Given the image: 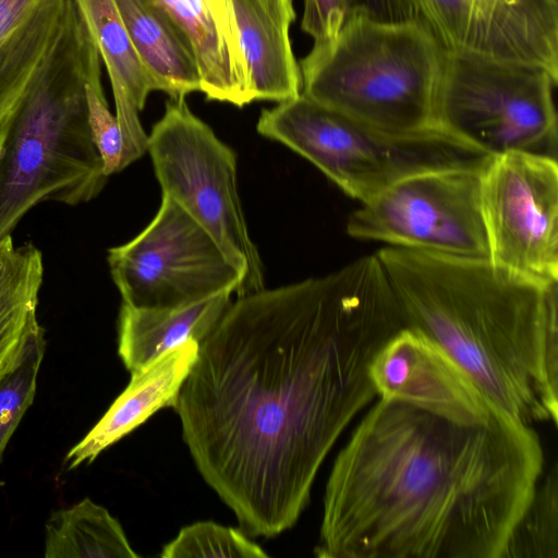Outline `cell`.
Returning <instances> with one entry per match:
<instances>
[{"label":"cell","mask_w":558,"mask_h":558,"mask_svg":"<svg viewBox=\"0 0 558 558\" xmlns=\"http://www.w3.org/2000/svg\"><path fill=\"white\" fill-rule=\"evenodd\" d=\"M404 322L377 254L232 301L174 410L204 478L253 536L291 529L316 474L376 396L371 365Z\"/></svg>","instance_id":"cell-1"},{"label":"cell","mask_w":558,"mask_h":558,"mask_svg":"<svg viewBox=\"0 0 558 558\" xmlns=\"http://www.w3.org/2000/svg\"><path fill=\"white\" fill-rule=\"evenodd\" d=\"M544 471L537 434L495 410L457 418L379 398L337 454L323 558H501Z\"/></svg>","instance_id":"cell-2"},{"label":"cell","mask_w":558,"mask_h":558,"mask_svg":"<svg viewBox=\"0 0 558 558\" xmlns=\"http://www.w3.org/2000/svg\"><path fill=\"white\" fill-rule=\"evenodd\" d=\"M405 327L441 350L485 399L530 425L558 418V282L488 258L376 252Z\"/></svg>","instance_id":"cell-3"},{"label":"cell","mask_w":558,"mask_h":558,"mask_svg":"<svg viewBox=\"0 0 558 558\" xmlns=\"http://www.w3.org/2000/svg\"><path fill=\"white\" fill-rule=\"evenodd\" d=\"M100 56L74 0L61 34L0 122V240L41 202H89L108 177L92 140L86 84Z\"/></svg>","instance_id":"cell-4"},{"label":"cell","mask_w":558,"mask_h":558,"mask_svg":"<svg viewBox=\"0 0 558 558\" xmlns=\"http://www.w3.org/2000/svg\"><path fill=\"white\" fill-rule=\"evenodd\" d=\"M444 49L420 20L349 15L338 36L299 62L302 93L354 120L396 132L436 128Z\"/></svg>","instance_id":"cell-5"},{"label":"cell","mask_w":558,"mask_h":558,"mask_svg":"<svg viewBox=\"0 0 558 558\" xmlns=\"http://www.w3.org/2000/svg\"><path fill=\"white\" fill-rule=\"evenodd\" d=\"M257 132L316 166L364 203L415 173L483 166L490 158L437 128L396 132L332 110L301 93L262 111Z\"/></svg>","instance_id":"cell-6"},{"label":"cell","mask_w":558,"mask_h":558,"mask_svg":"<svg viewBox=\"0 0 558 558\" xmlns=\"http://www.w3.org/2000/svg\"><path fill=\"white\" fill-rule=\"evenodd\" d=\"M557 82L539 66L444 50L434 124L487 157L557 158Z\"/></svg>","instance_id":"cell-7"},{"label":"cell","mask_w":558,"mask_h":558,"mask_svg":"<svg viewBox=\"0 0 558 558\" xmlns=\"http://www.w3.org/2000/svg\"><path fill=\"white\" fill-rule=\"evenodd\" d=\"M162 195L180 205L244 274L240 295L263 290L264 269L238 191L235 153L196 117L170 99L148 135Z\"/></svg>","instance_id":"cell-8"},{"label":"cell","mask_w":558,"mask_h":558,"mask_svg":"<svg viewBox=\"0 0 558 558\" xmlns=\"http://www.w3.org/2000/svg\"><path fill=\"white\" fill-rule=\"evenodd\" d=\"M483 167H450L407 177L361 203L348 218L347 233L395 247L486 259Z\"/></svg>","instance_id":"cell-9"},{"label":"cell","mask_w":558,"mask_h":558,"mask_svg":"<svg viewBox=\"0 0 558 558\" xmlns=\"http://www.w3.org/2000/svg\"><path fill=\"white\" fill-rule=\"evenodd\" d=\"M107 260L123 303L136 307H177L221 292L239 294L244 282L216 240L165 195L149 225L109 248Z\"/></svg>","instance_id":"cell-10"},{"label":"cell","mask_w":558,"mask_h":558,"mask_svg":"<svg viewBox=\"0 0 558 558\" xmlns=\"http://www.w3.org/2000/svg\"><path fill=\"white\" fill-rule=\"evenodd\" d=\"M488 259L522 276L558 282L557 158L511 151L481 174Z\"/></svg>","instance_id":"cell-11"},{"label":"cell","mask_w":558,"mask_h":558,"mask_svg":"<svg viewBox=\"0 0 558 558\" xmlns=\"http://www.w3.org/2000/svg\"><path fill=\"white\" fill-rule=\"evenodd\" d=\"M441 48L543 68L558 78V0H412Z\"/></svg>","instance_id":"cell-12"},{"label":"cell","mask_w":558,"mask_h":558,"mask_svg":"<svg viewBox=\"0 0 558 558\" xmlns=\"http://www.w3.org/2000/svg\"><path fill=\"white\" fill-rule=\"evenodd\" d=\"M371 378L379 398H395L468 421L496 409L435 344L404 327L377 353Z\"/></svg>","instance_id":"cell-13"},{"label":"cell","mask_w":558,"mask_h":558,"mask_svg":"<svg viewBox=\"0 0 558 558\" xmlns=\"http://www.w3.org/2000/svg\"><path fill=\"white\" fill-rule=\"evenodd\" d=\"M187 38L208 100L253 102L232 0H156Z\"/></svg>","instance_id":"cell-14"},{"label":"cell","mask_w":558,"mask_h":558,"mask_svg":"<svg viewBox=\"0 0 558 558\" xmlns=\"http://www.w3.org/2000/svg\"><path fill=\"white\" fill-rule=\"evenodd\" d=\"M74 2L109 75L116 118L123 137V170L147 151L148 135L140 121V112L156 85L135 50L114 0Z\"/></svg>","instance_id":"cell-15"},{"label":"cell","mask_w":558,"mask_h":558,"mask_svg":"<svg viewBox=\"0 0 558 558\" xmlns=\"http://www.w3.org/2000/svg\"><path fill=\"white\" fill-rule=\"evenodd\" d=\"M199 343L189 340L131 373V381L92 430L66 454L68 469L90 463L102 450L163 408L177 404Z\"/></svg>","instance_id":"cell-16"},{"label":"cell","mask_w":558,"mask_h":558,"mask_svg":"<svg viewBox=\"0 0 558 558\" xmlns=\"http://www.w3.org/2000/svg\"><path fill=\"white\" fill-rule=\"evenodd\" d=\"M69 0H0V122L54 47Z\"/></svg>","instance_id":"cell-17"},{"label":"cell","mask_w":558,"mask_h":558,"mask_svg":"<svg viewBox=\"0 0 558 558\" xmlns=\"http://www.w3.org/2000/svg\"><path fill=\"white\" fill-rule=\"evenodd\" d=\"M231 292L177 307H136L122 302L118 353L132 373L189 340L198 343L211 331L231 300Z\"/></svg>","instance_id":"cell-18"},{"label":"cell","mask_w":558,"mask_h":558,"mask_svg":"<svg viewBox=\"0 0 558 558\" xmlns=\"http://www.w3.org/2000/svg\"><path fill=\"white\" fill-rule=\"evenodd\" d=\"M252 100L281 102L302 93L300 65L290 40L294 19L257 0H232Z\"/></svg>","instance_id":"cell-19"},{"label":"cell","mask_w":558,"mask_h":558,"mask_svg":"<svg viewBox=\"0 0 558 558\" xmlns=\"http://www.w3.org/2000/svg\"><path fill=\"white\" fill-rule=\"evenodd\" d=\"M129 36L156 90L170 99L201 92L193 49L177 23L156 0H114Z\"/></svg>","instance_id":"cell-20"},{"label":"cell","mask_w":558,"mask_h":558,"mask_svg":"<svg viewBox=\"0 0 558 558\" xmlns=\"http://www.w3.org/2000/svg\"><path fill=\"white\" fill-rule=\"evenodd\" d=\"M44 259L33 243L15 246L11 234L0 240V376L13 367L39 325L38 294Z\"/></svg>","instance_id":"cell-21"},{"label":"cell","mask_w":558,"mask_h":558,"mask_svg":"<svg viewBox=\"0 0 558 558\" xmlns=\"http://www.w3.org/2000/svg\"><path fill=\"white\" fill-rule=\"evenodd\" d=\"M46 558H137L119 523L89 498L51 514L46 524Z\"/></svg>","instance_id":"cell-22"},{"label":"cell","mask_w":558,"mask_h":558,"mask_svg":"<svg viewBox=\"0 0 558 558\" xmlns=\"http://www.w3.org/2000/svg\"><path fill=\"white\" fill-rule=\"evenodd\" d=\"M501 558H558V468L539 477Z\"/></svg>","instance_id":"cell-23"},{"label":"cell","mask_w":558,"mask_h":558,"mask_svg":"<svg viewBox=\"0 0 558 558\" xmlns=\"http://www.w3.org/2000/svg\"><path fill=\"white\" fill-rule=\"evenodd\" d=\"M44 352V328L38 325L19 361L0 376V460L12 434L33 403Z\"/></svg>","instance_id":"cell-24"},{"label":"cell","mask_w":558,"mask_h":558,"mask_svg":"<svg viewBox=\"0 0 558 558\" xmlns=\"http://www.w3.org/2000/svg\"><path fill=\"white\" fill-rule=\"evenodd\" d=\"M162 558H265L267 553L241 531L210 521L196 522L180 530L163 546Z\"/></svg>","instance_id":"cell-25"},{"label":"cell","mask_w":558,"mask_h":558,"mask_svg":"<svg viewBox=\"0 0 558 558\" xmlns=\"http://www.w3.org/2000/svg\"><path fill=\"white\" fill-rule=\"evenodd\" d=\"M86 98L92 140L101 158L104 172L109 177L122 170L123 137L104 95L101 75L87 82Z\"/></svg>","instance_id":"cell-26"},{"label":"cell","mask_w":558,"mask_h":558,"mask_svg":"<svg viewBox=\"0 0 558 558\" xmlns=\"http://www.w3.org/2000/svg\"><path fill=\"white\" fill-rule=\"evenodd\" d=\"M349 16L348 0H304L301 28L314 44L333 40Z\"/></svg>","instance_id":"cell-27"},{"label":"cell","mask_w":558,"mask_h":558,"mask_svg":"<svg viewBox=\"0 0 558 558\" xmlns=\"http://www.w3.org/2000/svg\"><path fill=\"white\" fill-rule=\"evenodd\" d=\"M349 15H360L380 23L417 20L412 0H348Z\"/></svg>","instance_id":"cell-28"}]
</instances>
